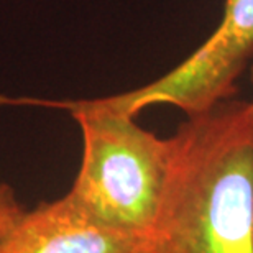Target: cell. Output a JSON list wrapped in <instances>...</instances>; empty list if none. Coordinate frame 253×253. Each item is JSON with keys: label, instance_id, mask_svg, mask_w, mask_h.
Here are the masks:
<instances>
[{"label": "cell", "instance_id": "6da1fadb", "mask_svg": "<svg viewBox=\"0 0 253 253\" xmlns=\"http://www.w3.org/2000/svg\"><path fill=\"white\" fill-rule=\"evenodd\" d=\"M165 191L140 253H253V114L230 99L169 136Z\"/></svg>", "mask_w": 253, "mask_h": 253}, {"label": "cell", "instance_id": "7a4b0ae2", "mask_svg": "<svg viewBox=\"0 0 253 253\" xmlns=\"http://www.w3.org/2000/svg\"><path fill=\"white\" fill-rule=\"evenodd\" d=\"M5 105H40L71 114L83 135V156L69 201L99 224L145 239L163 196L171 138H161L133 117L97 99L44 100L0 95Z\"/></svg>", "mask_w": 253, "mask_h": 253}, {"label": "cell", "instance_id": "8992f818", "mask_svg": "<svg viewBox=\"0 0 253 253\" xmlns=\"http://www.w3.org/2000/svg\"><path fill=\"white\" fill-rule=\"evenodd\" d=\"M250 78H252V85H253V66H252V69H250ZM250 102V109H252V114H253V99L249 100Z\"/></svg>", "mask_w": 253, "mask_h": 253}, {"label": "cell", "instance_id": "3957f363", "mask_svg": "<svg viewBox=\"0 0 253 253\" xmlns=\"http://www.w3.org/2000/svg\"><path fill=\"white\" fill-rule=\"evenodd\" d=\"M252 58L253 0H224L219 25L188 58L148 84L99 99L133 119L151 105H173L192 117L234 99Z\"/></svg>", "mask_w": 253, "mask_h": 253}, {"label": "cell", "instance_id": "5b68a950", "mask_svg": "<svg viewBox=\"0 0 253 253\" xmlns=\"http://www.w3.org/2000/svg\"><path fill=\"white\" fill-rule=\"evenodd\" d=\"M23 212L15 189L7 183H0V237L12 229Z\"/></svg>", "mask_w": 253, "mask_h": 253}, {"label": "cell", "instance_id": "277c9868", "mask_svg": "<svg viewBox=\"0 0 253 253\" xmlns=\"http://www.w3.org/2000/svg\"><path fill=\"white\" fill-rule=\"evenodd\" d=\"M141 242L90 219L64 194L25 211L0 237V253H140Z\"/></svg>", "mask_w": 253, "mask_h": 253}]
</instances>
